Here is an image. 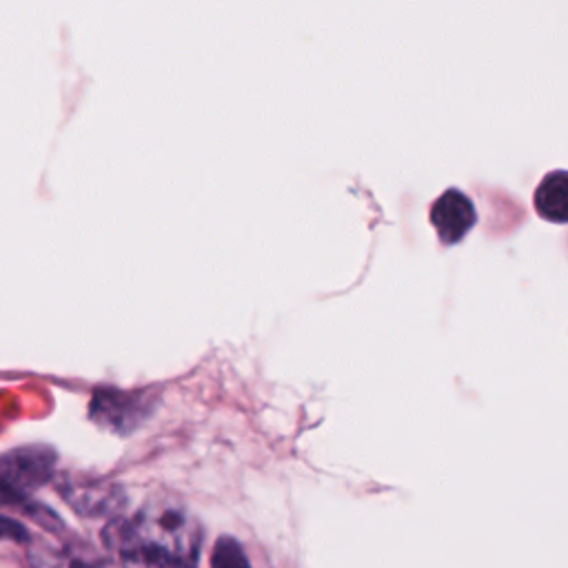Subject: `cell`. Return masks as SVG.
I'll return each instance as SVG.
<instances>
[{"label": "cell", "mask_w": 568, "mask_h": 568, "mask_svg": "<svg viewBox=\"0 0 568 568\" xmlns=\"http://www.w3.org/2000/svg\"><path fill=\"white\" fill-rule=\"evenodd\" d=\"M7 535L13 537V539H27V532L18 521L0 517V537H7Z\"/></svg>", "instance_id": "cell-7"}, {"label": "cell", "mask_w": 568, "mask_h": 568, "mask_svg": "<svg viewBox=\"0 0 568 568\" xmlns=\"http://www.w3.org/2000/svg\"><path fill=\"white\" fill-rule=\"evenodd\" d=\"M18 499H22V497H18L13 490H9L4 484H0V506H2V504L18 501Z\"/></svg>", "instance_id": "cell-8"}, {"label": "cell", "mask_w": 568, "mask_h": 568, "mask_svg": "<svg viewBox=\"0 0 568 568\" xmlns=\"http://www.w3.org/2000/svg\"><path fill=\"white\" fill-rule=\"evenodd\" d=\"M60 493L84 517L115 515L124 504V493L120 486L109 481H67Z\"/></svg>", "instance_id": "cell-4"}, {"label": "cell", "mask_w": 568, "mask_h": 568, "mask_svg": "<svg viewBox=\"0 0 568 568\" xmlns=\"http://www.w3.org/2000/svg\"><path fill=\"white\" fill-rule=\"evenodd\" d=\"M430 222L444 244L459 242L477 222L473 200L459 189H446L430 209Z\"/></svg>", "instance_id": "cell-3"}, {"label": "cell", "mask_w": 568, "mask_h": 568, "mask_svg": "<svg viewBox=\"0 0 568 568\" xmlns=\"http://www.w3.org/2000/svg\"><path fill=\"white\" fill-rule=\"evenodd\" d=\"M53 455L47 448H20L0 457V484L22 497L49 479Z\"/></svg>", "instance_id": "cell-2"}, {"label": "cell", "mask_w": 568, "mask_h": 568, "mask_svg": "<svg viewBox=\"0 0 568 568\" xmlns=\"http://www.w3.org/2000/svg\"><path fill=\"white\" fill-rule=\"evenodd\" d=\"M104 541L124 561L144 568H193L202 526L180 499L155 495L133 515L113 519Z\"/></svg>", "instance_id": "cell-1"}, {"label": "cell", "mask_w": 568, "mask_h": 568, "mask_svg": "<svg viewBox=\"0 0 568 568\" xmlns=\"http://www.w3.org/2000/svg\"><path fill=\"white\" fill-rule=\"evenodd\" d=\"M211 568H251V564L233 537H220L213 548Z\"/></svg>", "instance_id": "cell-6"}, {"label": "cell", "mask_w": 568, "mask_h": 568, "mask_svg": "<svg viewBox=\"0 0 568 568\" xmlns=\"http://www.w3.org/2000/svg\"><path fill=\"white\" fill-rule=\"evenodd\" d=\"M535 209L544 220L564 224L568 217V178L566 171L548 173L535 191Z\"/></svg>", "instance_id": "cell-5"}]
</instances>
